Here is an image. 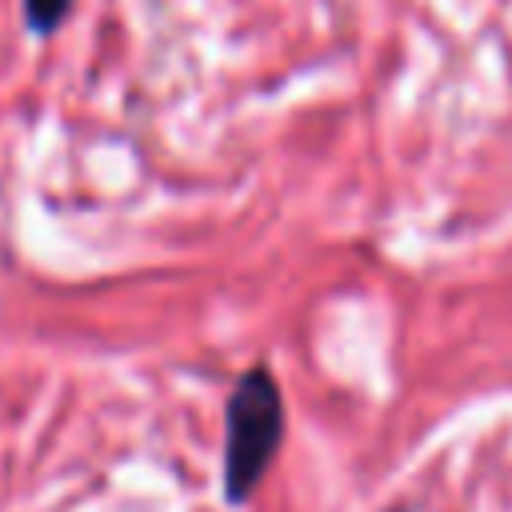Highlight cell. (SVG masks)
<instances>
[{
  "label": "cell",
  "mask_w": 512,
  "mask_h": 512,
  "mask_svg": "<svg viewBox=\"0 0 512 512\" xmlns=\"http://www.w3.org/2000/svg\"><path fill=\"white\" fill-rule=\"evenodd\" d=\"M284 440V396L268 368H248L224 408V500L244 504Z\"/></svg>",
  "instance_id": "obj_1"
},
{
  "label": "cell",
  "mask_w": 512,
  "mask_h": 512,
  "mask_svg": "<svg viewBox=\"0 0 512 512\" xmlns=\"http://www.w3.org/2000/svg\"><path fill=\"white\" fill-rule=\"evenodd\" d=\"M72 0H24V16L32 24V32H52L64 16H68Z\"/></svg>",
  "instance_id": "obj_2"
},
{
  "label": "cell",
  "mask_w": 512,
  "mask_h": 512,
  "mask_svg": "<svg viewBox=\"0 0 512 512\" xmlns=\"http://www.w3.org/2000/svg\"><path fill=\"white\" fill-rule=\"evenodd\" d=\"M388 512H408V508H404V504H400V508H388Z\"/></svg>",
  "instance_id": "obj_3"
}]
</instances>
